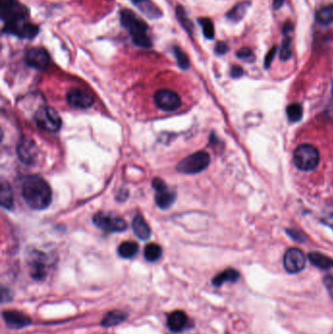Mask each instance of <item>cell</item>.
<instances>
[{
	"mask_svg": "<svg viewBox=\"0 0 333 334\" xmlns=\"http://www.w3.org/2000/svg\"><path fill=\"white\" fill-rule=\"evenodd\" d=\"M239 279V273L235 269H227L217 276H215L212 280V284L216 287H220L225 283H236Z\"/></svg>",
	"mask_w": 333,
	"mask_h": 334,
	"instance_id": "cell-17",
	"label": "cell"
},
{
	"mask_svg": "<svg viewBox=\"0 0 333 334\" xmlns=\"http://www.w3.org/2000/svg\"><path fill=\"white\" fill-rule=\"evenodd\" d=\"M292 38L290 36V34H286L285 36V39L283 41V45L281 48V53H280V57L283 61H287L291 58L292 56Z\"/></svg>",
	"mask_w": 333,
	"mask_h": 334,
	"instance_id": "cell-28",
	"label": "cell"
},
{
	"mask_svg": "<svg viewBox=\"0 0 333 334\" xmlns=\"http://www.w3.org/2000/svg\"><path fill=\"white\" fill-rule=\"evenodd\" d=\"M132 2L133 3H135L136 5H138V6H143L144 4H148V2H149V0H132Z\"/></svg>",
	"mask_w": 333,
	"mask_h": 334,
	"instance_id": "cell-40",
	"label": "cell"
},
{
	"mask_svg": "<svg viewBox=\"0 0 333 334\" xmlns=\"http://www.w3.org/2000/svg\"><path fill=\"white\" fill-rule=\"evenodd\" d=\"M144 255L147 261L156 262L163 255V248L157 243H150L145 247Z\"/></svg>",
	"mask_w": 333,
	"mask_h": 334,
	"instance_id": "cell-25",
	"label": "cell"
},
{
	"mask_svg": "<svg viewBox=\"0 0 333 334\" xmlns=\"http://www.w3.org/2000/svg\"><path fill=\"white\" fill-rule=\"evenodd\" d=\"M277 52H278V47H277V46H274V47H272V48L270 49V51L267 53V55H266V57H265V63H264L266 69H269V68L271 67L272 62H273L274 58L276 57Z\"/></svg>",
	"mask_w": 333,
	"mask_h": 334,
	"instance_id": "cell-32",
	"label": "cell"
},
{
	"mask_svg": "<svg viewBox=\"0 0 333 334\" xmlns=\"http://www.w3.org/2000/svg\"><path fill=\"white\" fill-rule=\"evenodd\" d=\"M176 15H177V18L180 22V24H182V26L189 32V33H191L192 29H193V24L191 23V21L188 18L187 14H186V11L184 10V8L182 6H178L177 9H176Z\"/></svg>",
	"mask_w": 333,
	"mask_h": 334,
	"instance_id": "cell-27",
	"label": "cell"
},
{
	"mask_svg": "<svg viewBox=\"0 0 333 334\" xmlns=\"http://www.w3.org/2000/svg\"><path fill=\"white\" fill-rule=\"evenodd\" d=\"M283 30H284V33H285V35H286V34H290V33L292 32V30H293V24H291V22H286V23L285 24V25H284Z\"/></svg>",
	"mask_w": 333,
	"mask_h": 334,
	"instance_id": "cell-37",
	"label": "cell"
},
{
	"mask_svg": "<svg viewBox=\"0 0 333 334\" xmlns=\"http://www.w3.org/2000/svg\"><path fill=\"white\" fill-rule=\"evenodd\" d=\"M318 149L310 144H303L296 148L293 154V163L301 171H313L320 164Z\"/></svg>",
	"mask_w": 333,
	"mask_h": 334,
	"instance_id": "cell-4",
	"label": "cell"
},
{
	"mask_svg": "<svg viewBox=\"0 0 333 334\" xmlns=\"http://www.w3.org/2000/svg\"><path fill=\"white\" fill-rule=\"evenodd\" d=\"M210 164V156L204 151L196 152L177 165V171L183 174L193 175L205 170Z\"/></svg>",
	"mask_w": 333,
	"mask_h": 334,
	"instance_id": "cell-5",
	"label": "cell"
},
{
	"mask_svg": "<svg viewBox=\"0 0 333 334\" xmlns=\"http://www.w3.org/2000/svg\"><path fill=\"white\" fill-rule=\"evenodd\" d=\"M323 223L326 224L328 227H330L333 231V214H331V215H329L328 217H326V218L323 220Z\"/></svg>",
	"mask_w": 333,
	"mask_h": 334,
	"instance_id": "cell-38",
	"label": "cell"
},
{
	"mask_svg": "<svg viewBox=\"0 0 333 334\" xmlns=\"http://www.w3.org/2000/svg\"><path fill=\"white\" fill-rule=\"evenodd\" d=\"M286 115H287V119L290 122H298L302 119L303 117V109L302 106L298 103H294V104H290L287 108H286Z\"/></svg>",
	"mask_w": 333,
	"mask_h": 334,
	"instance_id": "cell-26",
	"label": "cell"
},
{
	"mask_svg": "<svg viewBox=\"0 0 333 334\" xmlns=\"http://www.w3.org/2000/svg\"><path fill=\"white\" fill-rule=\"evenodd\" d=\"M18 157L22 163L30 166L33 165L37 158V148L33 140L29 138H23L17 147Z\"/></svg>",
	"mask_w": 333,
	"mask_h": 334,
	"instance_id": "cell-13",
	"label": "cell"
},
{
	"mask_svg": "<svg viewBox=\"0 0 333 334\" xmlns=\"http://www.w3.org/2000/svg\"><path fill=\"white\" fill-rule=\"evenodd\" d=\"M306 266V256L296 247L289 248L284 256V267L289 274H297Z\"/></svg>",
	"mask_w": 333,
	"mask_h": 334,
	"instance_id": "cell-10",
	"label": "cell"
},
{
	"mask_svg": "<svg viewBox=\"0 0 333 334\" xmlns=\"http://www.w3.org/2000/svg\"><path fill=\"white\" fill-rule=\"evenodd\" d=\"M36 125L47 132H57L62 126V119L59 114L51 107H41L34 115Z\"/></svg>",
	"mask_w": 333,
	"mask_h": 334,
	"instance_id": "cell-6",
	"label": "cell"
},
{
	"mask_svg": "<svg viewBox=\"0 0 333 334\" xmlns=\"http://www.w3.org/2000/svg\"><path fill=\"white\" fill-rule=\"evenodd\" d=\"M173 53L178 62L179 67L183 70H188L190 67V61L186 53L180 47H177V46L173 48Z\"/></svg>",
	"mask_w": 333,
	"mask_h": 334,
	"instance_id": "cell-30",
	"label": "cell"
},
{
	"mask_svg": "<svg viewBox=\"0 0 333 334\" xmlns=\"http://www.w3.org/2000/svg\"><path fill=\"white\" fill-rule=\"evenodd\" d=\"M94 225L102 231L109 233H121L126 231V221L113 213L98 212L93 216Z\"/></svg>",
	"mask_w": 333,
	"mask_h": 334,
	"instance_id": "cell-7",
	"label": "cell"
},
{
	"mask_svg": "<svg viewBox=\"0 0 333 334\" xmlns=\"http://www.w3.org/2000/svg\"><path fill=\"white\" fill-rule=\"evenodd\" d=\"M287 235L297 242H304L308 239V237L302 232L297 229H288Z\"/></svg>",
	"mask_w": 333,
	"mask_h": 334,
	"instance_id": "cell-31",
	"label": "cell"
},
{
	"mask_svg": "<svg viewBox=\"0 0 333 334\" xmlns=\"http://www.w3.org/2000/svg\"><path fill=\"white\" fill-rule=\"evenodd\" d=\"M21 192L24 200L31 209L44 210L51 204L52 190L49 184L38 175L24 177Z\"/></svg>",
	"mask_w": 333,
	"mask_h": 334,
	"instance_id": "cell-1",
	"label": "cell"
},
{
	"mask_svg": "<svg viewBox=\"0 0 333 334\" xmlns=\"http://www.w3.org/2000/svg\"><path fill=\"white\" fill-rule=\"evenodd\" d=\"M31 276L33 279L40 281L45 278L46 272H45V265L43 262V256L41 253L36 254V257L32 258L31 262Z\"/></svg>",
	"mask_w": 333,
	"mask_h": 334,
	"instance_id": "cell-22",
	"label": "cell"
},
{
	"mask_svg": "<svg viewBox=\"0 0 333 334\" xmlns=\"http://www.w3.org/2000/svg\"><path fill=\"white\" fill-rule=\"evenodd\" d=\"M153 188L156 191V203L162 209H168L176 199V192L169 189L166 184L160 178L153 180Z\"/></svg>",
	"mask_w": 333,
	"mask_h": 334,
	"instance_id": "cell-9",
	"label": "cell"
},
{
	"mask_svg": "<svg viewBox=\"0 0 333 334\" xmlns=\"http://www.w3.org/2000/svg\"><path fill=\"white\" fill-rule=\"evenodd\" d=\"M25 63L30 68L36 70H45L50 64V56L42 47H33L25 53Z\"/></svg>",
	"mask_w": 333,
	"mask_h": 334,
	"instance_id": "cell-11",
	"label": "cell"
},
{
	"mask_svg": "<svg viewBox=\"0 0 333 334\" xmlns=\"http://www.w3.org/2000/svg\"><path fill=\"white\" fill-rule=\"evenodd\" d=\"M118 251L120 257L124 259H131L138 253L139 246L134 241H125L119 245Z\"/></svg>",
	"mask_w": 333,
	"mask_h": 334,
	"instance_id": "cell-23",
	"label": "cell"
},
{
	"mask_svg": "<svg viewBox=\"0 0 333 334\" xmlns=\"http://www.w3.org/2000/svg\"><path fill=\"white\" fill-rule=\"evenodd\" d=\"M324 285L328 289V292L330 293L331 297L333 299V276L328 275L324 278Z\"/></svg>",
	"mask_w": 333,
	"mask_h": 334,
	"instance_id": "cell-34",
	"label": "cell"
},
{
	"mask_svg": "<svg viewBox=\"0 0 333 334\" xmlns=\"http://www.w3.org/2000/svg\"><path fill=\"white\" fill-rule=\"evenodd\" d=\"M120 23L129 31L133 42L137 46L144 48L153 46L152 39L149 36L148 24L134 12L128 9L122 10L120 12Z\"/></svg>",
	"mask_w": 333,
	"mask_h": 334,
	"instance_id": "cell-2",
	"label": "cell"
},
{
	"mask_svg": "<svg viewBox=\"0 0 333 334\" xmlns=\"http://www.w3.org/2000/svg\"><path fill=\"white\" fill-rule=\"evenodd\" d=\"M0 201L1 205L5 209H12L14 206V193L13 190L8 182L3 181L1 183V191H0Z\"/></svg>",
	"mask_w": 333,
	"mask_h": 334,
	"instance_id": "cell-19",
	"label": "cell"
},
{
	"mask_svg": "<svg viewBox=\"0 0 333 334\" xmlns=\"http://www.w3.org/2000/svg\"><path fill=\"white\" fill-rule=\"evenodd\" d=\"M132 228L134 231V234L137 238H139L142 240H147L151 238L152 231L146 220L142 215H136L132 222Z\"/></svg>",
	"mask_w": 333,
	"mask_h": 334,
	"instance_id": "cell-16",
	"label": "cell"
},
{
	"mask_svg": "<svg viewBox=\"0 0 333 334\" xmlns=\"http://www.w3.org/2000/svg\"><path fill=\"white\" fill-rule=\"evenodd\" d=\"M250 6L249 1H242L237 4L232 10L227 13V18L232 22H239L245 16L248 8Z\"/></svg>",
	"mask_w": 333,
	"mask_h": 334,
	"instance_id": "cell-21",
	"label": "cell"
},
{
	"mask_svg": "<svg viewBox=\"0 0 333 334\" xmlns=\"http://www.w3.org/2000/svg\"><path fill=\"white\" fill-rule=\"evenodd\" d=\"M156 105L163 111L172 113L177 111L182 104L181 97L173 90L161 89L155 94Z\"/></svg>",
	"mask_w": 333,
	"mask_h": 334,
	"instance_id": "cell-8",
	"label": "cell"
},
{
	"mask_svg": "<svg viewBox=\"0 0 333 334\" xmlns=\"http://www.w3.org/2000/svg\"><path fill=\"white\" fill-rule=\"evenodd\" d=\"M285 1V0H274V8H275L276 10L281 9V8L283 7Z\"/></svg>",
	"mask_w": 333,
	"mask_h": 334,
	"instance_id": "cell-39",
	"label": "cell"
},
{
	"mask_svg": "<svg viewBox=\"0 0 333 334\" xmlns=\"http://www.w3.org/2000/svg\"><path fill=\"white\" fill-rule=\"evenodd\" d=\"M316 20L321 24H330L333 23V4L320 9L316 14Z\"/></svg>",
	"mask_w": 333,
	"mask_h": 334,
	"instance_id": "cell-24",
	"label": "cell"
},
{
	"mask_svg": "<svg viewBox=\"0 0 333 334\" xmlns=\"http://www.w3.org/2000/svg\"></svg>",
	"mask_w": 333,
	"mask_h": 334,
	"instance_id": "cell-42",
	"label": "cell"
},
{
	"mask_svg": "<svg viewBox=\"0 0 333 334\" xmlns=\"http://www.w3.org/2000/svg\"><path fill=\"white\" fill-rule=\"evenodd\" d=\"M127 318V315L121 311L109 312L102 321V326L105 328H112L123 323Z\"/></svg>",
	"mask_w": 333,
	"mask_h": 334,
	"instance_id": "cell-20",
	"label": "cell"
},
{
	"mask_svg": "<svg viewBox=\"0 0 333 334\" xmlns=\"http://www.w3.org/2000/svg\"><path fill=\"white\" fill-rule=\"evenodd\" d=\"M68 103L76 109H88L93 106L94 98L86 90L80 88H72L67 94Z\"/></svg>",
	"mask_w": 333,
	"mask_h": 334,
	"instance_id": "cell-12",
	"label": "cell"
},
{
	"mask_svg": "<svg viewBox=\"0 0 333 334\" xmlns=\"http://www.w3.org/2000/svg\"><path fill=\"white\" fill-rule=\"evenodd\" d=\"M2 317L6 326L10 329L19 330V329L25 328L31 324L30 318L19 311H13V310L4 311L2 314Z\"/></svg>",
	"mask_w": 333,
	"mask_h": 334,
	"instance_id": "cell-14",
	"label": "cell"
},
{
	"mask_svg": "<svg viewBox=\"0 0 333 334\" xmlns=\"http://www.w3.org/2000/svg\"><path fill=\"white\" fill-rule=\"evenodd\" d=\"M308 258L315 267L322 270H330L333 268V259L320 252H311L309 253Z\"/></svg>",
	"mask_w": 333,
	"mask_h": 334,
	"instance_id": "cell-18",
	"label": "cell"
},
{
	"mask_svg": "<svg viewBox=\"0 0 333 334\" xmlns=\"http://www.w3.org/2000/svg\"><path fill=\"white\" fill-rule=\"evenodd\" d=\"M243 73H244V72H243L242 68L239 66H234L231 70V75L234 78H239L243 75Z\"/></svg>",
	"mask_w": 333,
	"mask_h": 334,
	"instance_id": "cell-35",
	"label": "cell"
},
{
	"mask_svg": "<svg viewBox=\"0 0 333 334\" xmlns=\"http://www.w3.org/2000/svg\"><path fill=\"white\" fill-rule=\"evenodd\" d=\"M228 50H229V48H228L227 44H226L225 42H223V41L218 42V43L216 44V46H215V52H216L218 55H223V54H225Z\"/></svg>",
	"mask_w": 333,
	"mask_h": 334,
	"instance_id": "cell-36",
	"label": "cell"
},
{
	"mask_svg": "<svg viewBox=\"0 0 333 334\" xmlns=\"http://www.w3.org/2000/svg\"><path fill=\"white\" fill-rule=\"evenodd\" d=\"M237 56L239 58V59H249L250 57L253 56V52L250 48L248 47H242L240 48L238 52H237Z\"/></svg>",
	"mask_w": 333,
	"mask_h": 334,
	"instance_id": "cell-33",
	"label": "cell"
},
{
	"mask_svg": "<svg viewBox=\"0 0 333 334\" xmlns=\"http://www.w3.org/2000/svg\"><path fill=\"white\" fill-rule=\"evenodd\" d=\"M188 324V317L183 311L172 312L167 319V326L173 333H179L184 330Z\"/></svg>",
	"mask_w": 333,
	"mask_h": 334,
	"instance_id": "cell-15",
	"label": "cell"
},
{
	"mask_svg": "<svg viewBox=\"0 0 333 334\" xmlns=\"http://www.w3.org/2000/svg\"><path fill=\"white\" fill-rule=\"evenodd\" d=\"M198 23L202 27L203 34L207 39H213L215 36V28L212 21L209 18H200Z\"/></svg>",
	"mask_w": 333,
	"mask_h": 334,
	"instance_id": "cell-29",
	"label": "cell"
},
{
	"mask_svg": "<svg viewBox=\"0 0 333 334\" xmlns=\"http://www.w3.org/2000/svg\"><path fill=\"white\" fill-rule=\"evenodd\" d=\"M0 16L4 23L3 31L8 33L14 27L27 22L28 10L18 0H0Z\"/></svg>",
	"mask_w": 333,
	"mask_h": 334,
	"instance_id": "cell-3",
	"label": "cell"
},
{
	"mask_svg": "<svg viewBox=\"0 0 333 334\" xmlns=\"http://www.w3.org/2000/svg\"><path fill=\"white\" fill-rule=\"evenodd\" d=\"M332 115L333 116V109H332Z\"/></svg>",
	"mask_w": 333,
	"mask_h": 334,
	"instance_id": "cell-41",
	"label": "cell"
}]
</instances>
